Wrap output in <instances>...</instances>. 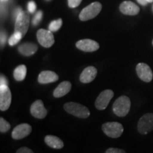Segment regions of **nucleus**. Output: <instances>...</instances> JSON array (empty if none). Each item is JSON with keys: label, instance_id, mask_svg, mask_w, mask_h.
Masks as SVG:
<instances>
[{"label": "nucleus", "instance_id": "obj_12", "mask_svg": "<svg viewBox=\"0 0 153 153\" xmlns=\"http://www.w3.org/2000/svg\"><path fill=\"white\" fill-rule=\"evenodd\" d=\"M30 111L33 117L38 119H43L47 116L48 114V111L44 107L43 102L41 100L34 101L30 106Z\"/></svg>", "mask_w": 153, "mask_h": 153}, {"label": "nucleus", "instance_id": "obj_30", "mask_svg": "<svg viewBox=\"0 0 153 153\" xmlns=\"http://www.w3.org/2000/svg\"><path fill=\"white\" fill-rule=\"evenodd\" d=\"M7 41V34L5 32L1 31V45H4Z\"/></svg>", "mask_w": 153, "mask_h": 153}, {"label": "nucleus", "instance_id": "obj_2", "mask_svg": "<svg viewBox=\"0 0 153 153\" xmlns=\"http://www.w3.org/2000/svg\"><path fill=\"white\" fill-rule=\"evenodd\" d=\"M64 109L70 114L80 118H87L90 115V112L88 108L78 103H66L64 105Z\"/></svg>", "mask_w": 153, "mask_h": 153}, {"label": "nucleus", "instance_id": "obj_1", "mask_svg": "<svg viewBox=\"0 0 153 153\" xmlns=\"http://www.w3.org/2000/svg\"><path fill=\"white\" fill-rule=\"evenodd\" d=\"M131 102L126 96H121L115 101L113 104V111L119 117H124L128 114L131 108Z\"/></svg>", "mask_w": 153, "mask_h": 153}, {"label": "nucleus", "instance_id": "obj_22", "mask_svg": "<svg viewBox=\"0 0 153 153\" xmlns=\"http://www.w3.org/2000/svg\"><path fill=\"white\" fill-rule=\"evenodd\" d=\"M62 21L61 19H57V20L53 21V22H52L51 24H49L48 30H50L51 31H52V32L57 31V30H58L59 29H60L61 26H62Z\"/></svg>", "mask_w": 153, "mask_h": 153}, {"label": "nucleus", "instance_id": "obj_3", "mask_svg": "<svg viewBox=\"0 0 153 153\" xmlns=\"http://www.w3.org/2000/svg\"><path fill=\"white\" fill-rule=\"evenodd\" d=\"M101 9H102V6L101 3L98 1L91 3V4L82 9L79 16V19L83 22L92 19L100 13Z\"/></svg>", "mask_w": 153, "mask_h": 153}, {"label": "nucleus", "instance_id": "obj_10", "mask_svg": "<svg viewBox=\"0 0 153 153\" xmlns=\"http://www.w3.org/2000/svg\"><path fill=\"white\" fill-rule=\"evenodd\" d=\"M136 72L138 77L142 81L150 82L153 78V73L151 68L145 63H139L136 66Z\"/></svg>", "mask_w": 153, "mask_h": 153}, {"label": "nucleus", "instance_id": "obj_31", "mask_svg": "<svg viewBox=\"0 0 153 153\" xmlns=\"http://www.w3.org/2000/svg\"><path fill=\"white\" fill-rule=\"evenodd\" d=\"M22 10L20 7H18V8H16V9H15V11L14 12V17L15 20H16V19L18 17V16L20 14V13L22 12Z\"/></svg>", "mask_w": 153, "mask_h": 153}, {"label": "nucleus", "instance_id": "obj_23", "mask_svg": "<svg viewBox=\"0 0 153 153\" xmlns=\"http://www.w3.org/2000/svg\"><path fill=\"white\" fill-rule=\"evenodd\" d=\"M11 126L8 122L2 117L0 118V132L1 133H6L10 129Z\"/></svg>", "mask_w": 153, "mask_h": 153}, {"label": "nucleus", "instance_id": "obj_14", "mask_svg": "<svg viewBox=\"0 0 153 153\" xmlns=\"http://www.w3.org/2000/svg\"><path fill=\"white\" fill-rule=\"evenodd\" d=\"M120 11L122 14L129 16L137 15L140 11V8L135 3L131 1H125L120 5Z\"/></svg>", "mask_w": 153, "mask_h": 153}, {"label": "nucleus", "instance_id": "obj_20", "mask_svg": "<svg viewBox=\"0 0 153 153\" xmlns=\"http://www.w3.org/2000/svg\"><path fill=\"white\" fill-rule=\"evenodd\" d=\"M26 72H27V69L26 65H21L15 68L14 71V79L18 82L23 81L26 76Z\"/></svg>", "mask_w": 153, "mask_h": 153}, {"label": "nucleus", "instance_id": "obj_29", "mask_svg": "<svg viewBox=\"0 0 153 153\" xmlns=\"http://www.w3.org/2000/svg\"><path fill=\"white\" fill-rule=\"evenodd\" d=\"M8 80L4 75H1L0 77V85H5L8 86Z\"/></svg>", "mask_w": 153, "mask_h": 153}, {"label": "nucleus", "instance_id": "obj_26", "mask_svg": "<svg viewBox=\"0 0 153 153\" xmlns=\"http://www.w3.org/2000/svg\"><path fill=\"white\" fill-rule=\"evenodd\" d=\"M28 10L30 13H33L34 11H36V3L34 2L33 1H30L28 3V6H27Z\"/></svg>", "mask_w": 153, "mask_h": 153}, {"label": "nucleus", "instance_id": "obj_32", "mask_svg": "<svg viewBox=\"0 0 153 153\" xmlns=\"http://www.w3.org/2000/svg\"><path fill=\"white\" fill-rule=\"evenodd\" d=\"M137 2H138L139 4H140L143 6H145L148 3V0H137Z\"/></svg>", "mask_w": 153, "mask_h": 153}, {"label": "nucleus", "instance_id": "obj_28", "mask_svg": "<svg viewBox=\"0 0 153 153\" xmlns=\"http://www.w3.org/2000/svg\"><path fill=\"white\" fill-rule=\"evenodd\" d=\"M16 153H34L30 149L26 147H22L16 151Z\"/></svg>", "mask_w": 153, "mask_h": 153}, {"label": "nucleus", "instance_id": "obj_11", "mask_svg": "<svg viewBox=\"0 0 153 153\" xmlns=\"http://www.w3.org/2000/svg\"><path fill=\"white\" fill-rule=\"evenodd\" d=\"M32 131V128L29 124L22 123L18 125L13 130L12 135L13 139L14 140H21L27 137Z\"/></svg>", "mask_w": 153, "mask_h": 153}, {"label": "nucleus", "instance_id": "obj_36", "mask_svg": "<svg viewBox=\"0 0 153 153\" xmlns=\"http://www.w3.org/2000/svg\"><path fill=\"white\" fill-rule=\"evenodd\" d=\"M152 10H153V6H152Z\"/></svg>", "mask_w": 153, "mask_h": 153}, {"label": "nucleus", "instance_id": "obj_5", "mask_svg": "<svg viewBox=\"0 0 153 153\" xmlns=\"http://www.w3.org/2000/svg\"><path fill=\"white\" fill-rule=\"evenodd\" d=\"M30 24L29 15L26 11H22L15 20V30L22 34L23 37L27 33Z\"/></svg>", "mask_w": 153, "mask_h": 153}, {"label": "nucleus", "instance_id": "obj_9", "mask_svg": "<svg viewBox=\"0 0 153 153\" xmlns=\"http://www.w3.org/2000/svg\"><path fill=\"white\" fill-rule=\"evenodd\" d=\"M11 102V93L8 86L0 85V109L2 111L9 108Z\"/></svg>", "mask_w": 153, "mask_h": 153}, {"label": "nucleus", "instance_id": "obj_8", "mask_svg": "<svg viewBox=\"0 0 153 153\" xmlns=\"http://www.w3.org/2000/svg\"><path fill=\"white\" fill-rule=\"evenodd\" d=\"M114 93L111 89L103 91L95 101V106L98 110H104L114 97Z\"/></svg>", "mask_w": 153, "mask_h": 153}, {"label": "nucleus", "instance_id": "obj_24", "mask_svg": "<svg viewBox=\"0 0 153 153\" xmlns=\"http://www.w3.org/2000/svg\"><path fill=\"white\" fill-rule=\"evenodd\" d=\"M42 18H43V12L41 11H38L37 13H36L35 16L33 17V21H32V23L34 26H37L39 24L40 22L41 21Z\"/></svg>", "mask_w": 153, "mask_h": 153}, {"label": "nucleus", "instance_id": "obj_18", "mask_svg": "<svg viewBox=\"0 0 153 153\" xmlns=\"http://www.w3.org/2000/svg\"><path fill=\"white\" fill-rule=\"evenodd\" d=\"M19 53L24 56H30L38 51V46L33 43H24L18 48Z\"/></svg>", "mask_w": 153, "mask_h": 153}, {"label": "nucleus", "instance_id": "obj_16", "mask_svg": "<svg viewBox=\"0 0 153 153\" xmlns=\"http://www.w3.org/2000/svg\"><path fill=\"white\" fill-rule=\"evenodd\" d=\"M58 78V75L55 72L50 71V70H45L39 74L38 81L40 84L53 83V82L57 81Z\"/></svg>", "mask_w": 153, "mask_h": 153}, {"label": "nucleus", "instance_id": "obj_15", "mask_svg": "<svg viewBox=\"0 0 153 153\" xmlns=\"http://www.w3.org/2000/svg\"><path fill=\"white\" fill-rule=\"evenodd\" d=\"M97 74V68L93 66H89L86 68L85 70L82 71L81 75L79 76L80 82L82 83L87 84L89 82H92Z\"/></svg>", "mask_w": 153, "mask_h": 153}, {"label": "nucleus", "instance_id": "obj_7", "mask_svg": "<svg viewBox=\"0 0 153 153\" xmlns=\"http://www.w3.org/2000/svg\"><path fill=\"white\" fill-rule=\"evenodd\" d=\"M38 41L43 47L51 48L55 43L54 36L50 30L39 29L36 33Z\"/></svg>", "mask_w": 153, "mask_h": 153}, {"label": "nucleus", "instance_id": "obj_13", "mask_svg": "<svg viewBox=\"0 0 153 153\" xmlns=\"http://www.w3.org/2000/svg\"><path fill=\"white\" fill-rule=\"evenodd\" d=\"M76 47L84 52H94L99 48V44L91 39H83L77 41Z\"/></svg>", "mask_w": 153, "mask_h": 153}, {"label": "nucleus", "instance_id": "obj_19", "mask_svg": "<svg viewBox=\"0 0 153 153\" xmlns=\"http://www.w3.org/2000/svg\"><path fill=\"white\" fill-rule=\"evenodd\" d=\"M45 143L53 149H61L64 147V143L62 140L54 135H46L45 137Z\"/></svg>", "mask_w": 153, "mask_h": 153}, {"label": "nucleus", "instance_id": "obj_4", "mask_svg": "<svg viewBox=\"0 0 153 153\" xmlns=\"http://www.w3.org/2000/svg\"><path fill=\"white\" fill-rule=\"evenodd\" d=\"M102 130L107 136L118 138L123 133V127L118 122H107L102 125Z\"/></svg>", "mask_w": 153, "mask_h": 153}, {"label": "nucleus", "instance_id": "obj_6", "mask_svg": "<svg viewBox=\"0 0 153 153\" xmlns=\"http://www.w3.org/2000/svg\"><path fill=\"white\" fill-rule=\"evenodd\" d=\"M153 130V114H145L140 118L137 123V131L140 134L146 135Z\"/></svg>", "mask_w": 153, "mask_h": 153}, {"label": "nucleus", "instance_id": "obj_35", "mask_svg": "<svg viewBox=\"0 0 153 153\" xmlns=\"http://www.w3.org/2000/svg\"><path fill=\"white\" fill-rule=\"evenodd\" d=\"M152 45H153V41H152Z\"/></svg>", "mask_w": 153, "mask_h": 153}, {"label": "nucleus", "instance_id": "obj_27", "mask_svg": "<svg viewBox=\"0 0 153 153\" xmlns=\"http://www.w3.org/2000/svg\"><path fill=\"white\" fill-rule=\"evenodd\" d=\"M105 153H126V152L122 149L111 148H108Z\"/></svg>", "mask_w": 153, "mask_h": 153}, {"label": "nucleus", "instance_id": "obj_34", "mask_svg": "<svg viewBox=\"0 0 153 153\" xmlns=\"http://www.w3.org/2000/svg\"><path fill=\"white\" fill-rule=\"evenodd\" d=\"M8 1V0H1V2H4V1Z\"/></svg>", "mask_w": 153, "mask_h": 153}, {"label": "nucleus", "instance_id": "obj_17", "mask_svg": "<svg viewBox=\"0 0 153 153\" xmlns=\"http://www.w3.org/2000/svg\"><path fill=\"white\" fill-rule=\"evenodd\" d=\"M71 88L72 85L69 81L61 82L53 91V96L55 98H60V97H64L65 95L70 92V91L71 90Z\"/></svg>", "mask_w": 153, "mask_h": 153}, {"label": "nucleus", "instance_id": "obj_21", "mask_svg": "<svg viewBox=\"0 0 153 153\" xmlns=\"http://www.w3.org/2000/svg\"><path fill=\"white\" fill-rule=\"evenodd\" d=\"M22 38H23V36L22 33H19V32L14 31V34H13V35L11 36L10 38H9V39L8 41L9 45H11V46L15 45L16 44H17L19 41H20V40L22 39Z\"/></svg>", "mask_w": 153, "mask_h": 153}, {"label": "nucleus", "instance_id": "obj_33", "mask_svg": "<svg viewBox=\"0 0 153 153\" xmlns=\"http://www.w3.org/2000/svg\"><path fill=\"white\" fill-rule=\"evenodd\" d=\"M148 3H151V2H153V0H148Z\"/></svg>", "mask_w": 153, "mask_h": 153}, {"label": "nucleus", "instance_id": "obj_25", "mask_svg": "<svg viewBox=\"0 0 153 153\" xmlns=\"http://www.w3.org/2000/svg\"><path fill=\"white\" fill-rule=\"evenodd\" d=\"M82 0H68V5L70 8H75L80 4Z\"/></svg>", "mask_w": 153, "mask_h": 153}]
</instances>
